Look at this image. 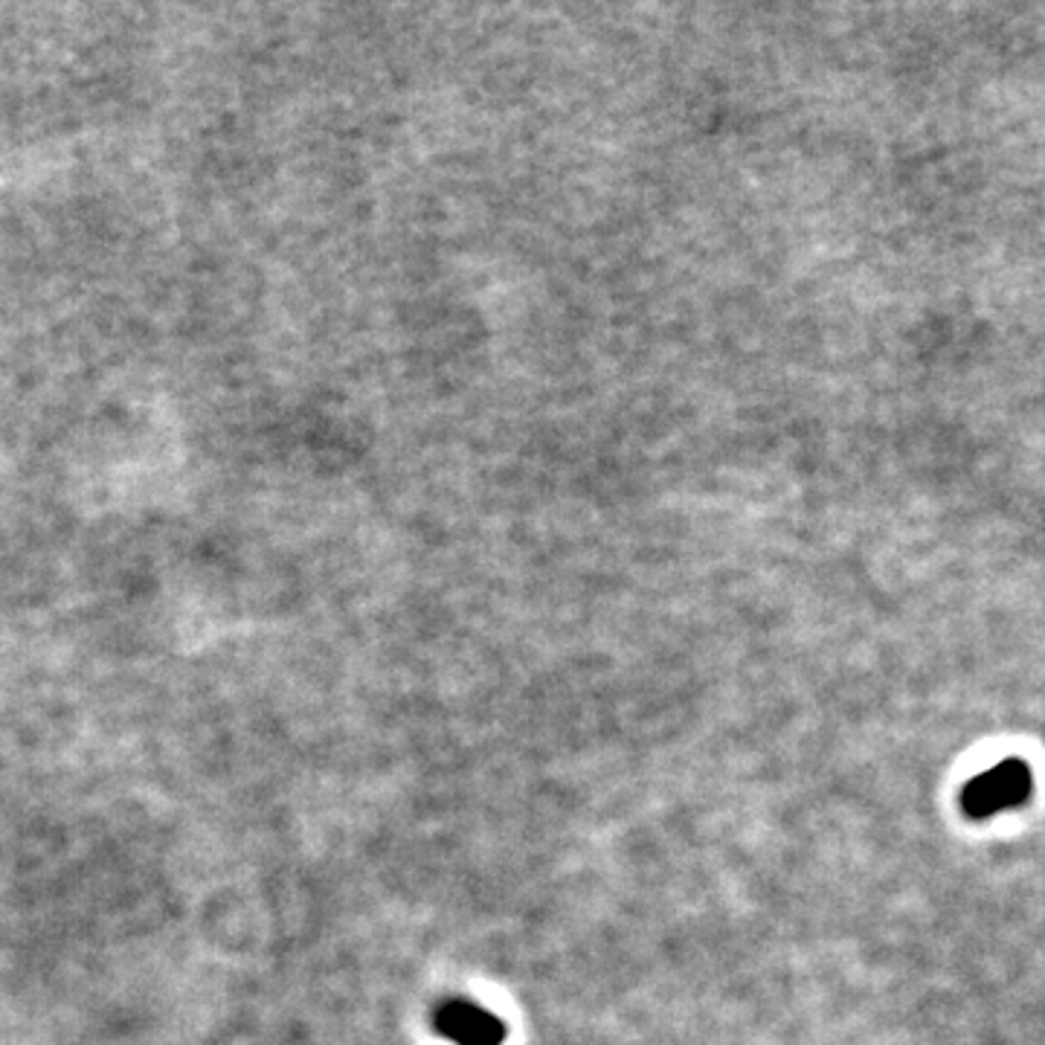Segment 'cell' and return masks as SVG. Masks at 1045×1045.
<instances>
[{
  "label": "cell",
  "mask_w": 1045,
  "mask_h": 1045,
  "mask_svg": "<svg viewBox=\"0 0 1045 1045\" xmlns=\"http://www.w3.org/2000/svg\"><path fill=\"white\" fill-rule=\"evenodd\" d=\"M1031 796V770L1022 761H1002L973 779L961 793V808L968 816L988 820L1005 813Z\"/></svg>",
  "instance_id": "obj_1"
},
{
  "label": "cell",
  "mask_w": 1045,
  "mask_h": 1045,
  "mask_svg": "<svg viewBox=\"0 0 1045 1045\" xmlns=\"http://www.w3.org/2000/svg\"><path fill=\"white\" fill-rule=\"evenodd\" d=\"M439 1031L460 1045H499L506 1031L494 1016L465 1002H451L439 1011Z\"/></svg>",
  "instance_id": "obj_2"
}]
</instances>
